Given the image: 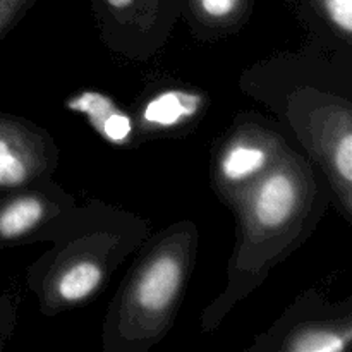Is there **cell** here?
Wrapping results in <instances>:
<instances>
[{"label": "cell", "mask_w": 352, "mask_h": 352, "mask_svg": "<svg viewBox=\"0 0 352 352\" xmlns=\"http://www.w3.org/2000/svg\"><path fill=\"white\" fill-rule=\"evenodd\" d=\"M107 48L136 62L162 50L182 19V0H89Z\"/></svg>", "instance_id": "52a82bcc"}, {"label": "cell", "mask_w": 352, "mask_h": 352, "mask_svg": "<svg viewBox=\"0 0 352 352\" xmlns=\"http://www.w3.org/2000/svg\"><path fill=\"white\" fill-rule=\"evenodd\" d=\"M36 0H0V40L23 19Z\"/></svg>", "instance_id": "5bb4252c"}, {"label": "cell", "mask_w": 352, "mask_h": 352, "mask_svg": "<svg viewBox=\"0 0 352 352\" xmlns=\"http://www.w3.org/2000/svg\"><path fill=\"white\" fill-rule=\"evenodd\" d=\"M213 146L212 188L220 201L234 210L248 191L284 158L291 143L275 120L243 112L237 113Z\"/></svg>", "instance_id": "5b68a950"}, {"label": "cell", "mask_w": 352, "mask_h": 352, "mask_svg": "<svg viewBox=\"0 0 352 352\" xmlns=\"http://www.w3.org/2000/svg\"><path fill=\"white\" fill-rule=\"evenodd\" d=\"M210 100L203 89L168 85L148 93L138 105L134 120L141 140L175 138L189 134L208 110Z\"/></svg>", "instance_id": "30bf717a"}, {"label": "cell", "mask_w": 352, "mask_h": 352, "mask_svg": "<svg viewBox=\"0 0 352 352\" xmlns=\"http://www.w3.org/2000/svg\"><path fill=\"white\" fill-rule=\"evenodd\" d=\"M241 88L294 134L351 222L352 52L311 41V47L254 64L241 76Z\"/></svg>", "instance_id": "6da1fadb"}, {"label": "cell", "mask_w": 352, "mask_h": 352, "mask_svg": "<svg viewBox=\"0 0 352 352\" xmlns=\"http://www.w3.org/2000/svg\"><path fill=\"white\" fill-rule=\"evenodd\" d=\"M313 43L352 52V0H285Z\"/></svg>", "instance_id": "7c38bea8"}, {"label": "cell", "mask_w": 352, "mask_h": 352, "mask_svg": "<svg viewBox=\"0 0 352 352\" xmlns=\"http://www.w3.org/2000/svg\"><path fill=\"white\" fill-rule=\"evenodd\" d=\"M64 109L85 117L88 126L109 146L126 150L138 148L143 143L133 113L127 112L105 91L95 88L81 89L64 100Z\"/></svg>", "instance_id": "8fae6325"}, {"label": "cell", "mask_w": 352, "mask_h": 352, "mask_svg": "<svg viewBox=\"0 0 352 352\" xmlns=\"http://www.w3.org/2000/svg\"><path fill=\"white\" fill-rule=\"evenodd\" d=\"M199 250V230L181 220L148 237L113 296L102 342L105 352H148L174 327Z\"/></svg>", "instance_id": "277c9868"}, {"label": "cell", "mask_w": 352, "mask_h": 352, "mask_svg": "<svg viewBox=\"0 0 352 352\" xmlns=\"http://www.w3.org/2000/svg\"><path fill=\"white\" fill-rule=\"evenodd\" d=\"M254 9V0H182V19L192 36L215 41L243 30Z\"/></svg>", "instance_id": "4fadbf2b"}, {"label": "cell", "mask_w": 352, "mask_h": 352, "mask_svg": "<svg viewBox=\"0 0 352 352\" xmlns=\"http://www.w3.org/2000/svg\"><path fill=\"white\" fill-rule=\"evenodd\" d=\"M332 203L322 172L294 146L232 210L236 246L223 291L203 309L201 330L215 332L275 267L311 237Z\"/></svg>", "instance_id": "7a4b0ae2"}, {"label": "cell", "mask_w": 352, "mask_h": 352, "mask_svg": "<svg viewBox=\"0 0 352 352\" xmlns=\"http://www.w3.org/2000/svg\"><path fill=\"white\" fill-rule=\"evenodd\" d=\"M78 206L54 177L0 192V250L45 243L48 232Z\"/></svg>", "instance_id": "ba28073f"}, {"label": "cell", "mask_w": 352, "mask_h": 352, "mask_svg": "<svg viewBox=\"0 0 352 352\" xmlns=\"http://www.w3.org/2000/svg\"><path fill=\"white\" fill-rule=\"evenodd\" d=\"M151 236L144 217L89 199L48 232L50 250L28 267L26 284L45 316L93 301Z\"/></svg>", "instance_id": "3957f363"}, {"label": "cell", "mask_w": 352, "mask_h": 352, "mask_svg": "<svg viewBox=\"0 0 352 352\" xmlns=\"http://www.w3.org/2000/svg\"><path fill=\"white\" fill-rule=\"evenodd\" d=\"M16 322L17 311L14 301L9 296L0 294V351L9 342L10 336H12L14 329H16Z\"/></svg>", "instance_id": "9a60e30c"}, {"label": "cell", "mask_w": 352, "mask_h": 352, "mask_svg": "<svg viewBox=\"0 0 352 352\" xmlns=\"http://www.w3.org/2000/svg\"><path fill=\"white\" fill-rule=\"evenodd\" d=\"M57 167L58 148L50 131L0 112V192L54 177Z\"/></svg>", "instance_id": "9c48e42d"}, {"label": "cell", "mask_w": 352, "mask_h": 352, "mask_svg": "<svg viewBox=\"0 0 352 352\" xmlns=\"http://www.w3.org/2000/svg\"><path fill=\"white\" fill-rule=\"evenodd\" d=\"M352 344V301L332 302L316 291L302 292L246 351L346 352Z\"/></svg>", "instance_id": "8992f818"}]
</instances>
